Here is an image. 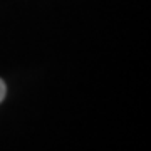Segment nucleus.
<instances>
[{
	"instance_id": "1",
	"label": "nucleus",
	"mask_w": 151,
	"mask_h": 151,
	"mask_svg": "<svg viewBox=\"0 0 151 151\" xmlns=\"http://www.w3.org/2000/svg\"><path fill=\"white\" fill-rule=\"evenodd\" d=\"M5 92H7V87H5V82L0 79V103L4 101V97H5Z\"/></svg>"
}]
</instances>
